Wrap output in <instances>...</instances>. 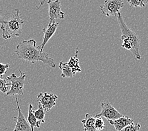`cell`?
I'll use <instances>...</instances> for the list:
<instances>
[{"label": "cell", "instance_id": "obj_1", "mask_svg": "<svg viewBox=\"0 0 148 131\" xmlns=\"http://www.w3.org/2000/svg\"><path fill=\"white\" fill-rule=\"evenodd\" d=\"M36 41L33 38L28 40H23L16 45L15 54L18 59H22L32 64L37 62H42L51 68H55L56 64L53 59L49 54L40 51V45H36Z\"/></svg>", "mask_w": 148, "mask_h": 131}, {"label": "cell", "instance_id": "obj_2", "mask_svg": "<svg viewBox=\"0 0 148 131\" xmlns=\"http://www.w3.org/2000/svg\"><path fill=\"white\" fill-rule=\"evenodd\" d=\"M117 19L121 30V38L123 42L122 47L131 52L136 59L140 60L141 59L140 53V40L137 35L127 25L121 12L118 13Z\"/></svg>", "mask_w": 148, "mask_h": 131}, {"label": "cell", "instance_id": "obj_3", "mask_svg": "<svg viewBox=\"0 0 148 131\" xmlns=\"http://www.w3.org/2000/svg\"><path fill=\"white\" fill-rule=\"evenodd\" d=\"M24 21L21 19L18 9L14 10V13L8 20H4L1 24L2 37L5 40L20 37L22 34Z\"/></svg>", "mask_w": 148, "mask_h": 131}, {"label": "cell", "instance_id": "obj_4", "mask_svg": "<svg viewBox=\"0 0 148 131\" xmlns=\"http://www.w3.org/2000/svg\"><path fill=\"white\" fill-rule=\"evenodd\" d=\"M20 76H17L15 73L12 74L9 76H7L6 79L10 81L11 84V88L7 92L6 95L8 96H17V95H24V88L25 84L26 74L23 73L20 69L18 70Z\"/></svg>", "mask_w": 148, "mask_h": 131}, {"label": "cell", "instance_id": "obj_5", "mask_svg": "<svg viewBox=\"0 0 148 131\" xmlns=\"http://www.w3.org/2000/svg\"><path fill=\"white\" fill-rule=\"evenodd\" d=\"M124 6L123 0H105L100 6L101 13L107 17L117 16L121 9Z\"/></svg>", "mask_w": 148, "mask_h": 131}, {"label": "cell", "instance_id": "obj_6", "mask_svg": "<svg viewBox=\"0 0 148 131\" xmlns=\"http://www.w3.org/2000/svg\"><path fill=\"white\" fill-rule=\"evenodd\" d=\"M47 4L49 5L48 15L49 16V23L50 25L56 23L57 19L62 20L64 19L65 13L61 10V3L60 0H48Z\"/></svg>", "mask_w": 148, "mask_h": 131}, {"label": "cell", "instance_id": "obj_7", "mask_svg": "<svg viewBox=\"0 0 148 131\" xmlns=\"http://www.w3.org/2000/svg\"><path fill=\"white\" fill-rule=\"evenodd\" d=\"M95 116L96 118L103 117L108 120H114L121 117L122 115L113 107L108 100H105L101 104V112Z\"/></svg>", "mask_w": 148, "mask_h": 131}, {"label": "cell", "instance_id": "obj_8", "mask_svg": "<svg viewBox=\"0 0 148 131\" xmlns=\"http://www.w3.org/2000/svg\"><path fill=\"white\" fill-rule=\"evenodd\" d=\"M58 96L54 93H40L37 95V100L46 112H49L56 105Z\"/></svg>", "mask_w": 148, "mask_h": 131}, {"label": "cell", "instance_id": "obj_9", "mask_svg": "<svg viewBox=\"0 0 148 131\" xmlns=\"http://www.w3.org/2000/svg\"><path fill=\"white\" fill-rule=\"evenodd\" d=\"M15 100L17 105V110H18V115L14 117L13 119L15 120L16 125L13 131H32L30 125L27 120L25 117L24 114L21 110L18 104V99L16 95Z\"/></svg>", "mask_w": 148, "mask_h": 131}, {"label": "cell", "instance_id": "obj_10", "mask_svg": "<svg viewBox=\"0 0 148 131\" xmlns=\"http://www.w3.org/2000/svg\"><path fill=\"white\" fill-rule=\"evenodd\" d=\"M59 25V22L58 23L56 22L50 25H48L47 28H44V29H43L44 36H43V38H42V44L40 45V51L42 52H43L45 45L47 44L49 40L51 39V38L52 37V36H53L54 34L56 33V30H57Z\"/></svg>", "mask_w": 148, "mask_h": 131}, {"label": "cell", "instance_id": "obj_11", "mask_svg": "<svg viewBox=\"0 0 148 131\" xmlns=\"http://www.w3.org/2000/svg\"><path fill=\"white\" fill-rule=\"evenodd\" d=\"M108 122L110 125L115 127V129L117 131H122L125 127L134 123L133 120L124 115L116 120H108Z\"/></svg>", "mask_w": 148, "mask_h": 131}, {"label": "cell", "instance_id": "obj_12", "mask_svg": "<svg viewBox=\"0 0 148 131\" xmlns=\"http://www.w3.org/2000/svg\"><path fill=\"white\" fill-rule=\"evenodd\" d=\"M77 54H78V48L77 47L75 56L70 58L69 62H68L69 66L71 69L72 72L75 76L76 73H80L82 71V69L79 66V60L77 58Z\"/></svg>", "mask_w": 148, "mask_h": 131}, {"label": "cell", "instance_id": "obj_13", "mask_svg": "<svg viewBox=\"0 0 148 131\" xmlns=\"http://www.w3.org/2000/svg\"><path fill=\"white\" fill-rule=\"evenodd\" d=\"M95 118L91 115L86 114L85 118L82 120V123L83 125L84 131H97L95 127Z\"/></svg>", "mask_w": 148, "mask_h": 131}, {"label": "cell", "instance_id": "obj_14", "mask_svg": "<svg viewBox=\"0 0 148 131\" xmlns=\"http://www.w3.org/2000/svg\"><path fill=\"white\" fill-rule=\"evenodd\" d=\"M34 110L33 105L32 104H29L27 120H28V122H29V123L32 131H34V128L36 127H37V128H39L40 126L38 123L37 120L36 119V117H35V115H34Z\"/></svg>", "mask_w": 148, "mask_h": 131}, {"label": "cell", "instance_id": "obj_15", "mask_svg": "<svg viewBox=\"0 0 148 131\" xmlns=\"http://www.w3.org/2000/svg\"><path fill=\"white\" fill-rule=\"evenodd\" d=\"M59 68L62 71L61 76L62 78H73L75 76L72 72L71 69L69 66L68 62L61 61L59 63Z\"/></svg>", "mask_w": 148, "mask_h": 131}, {"label": "cell", "instance_id": "obj_16", "mask_svg": "<svg viewBox=\"0 0 148 131\" xmlns=\"http://www.w3.org/2000/svg\"><path fill=\"white\" fill-rule=\"evenodd\" d=\"M34 114L36 119L37 120L38 123L40 126L41 123H45V110L42 107V105L38 103V108L36 110L34 111Z\"/></svg>", "mask_w": 148, "mask_h": 131}, {"label": "cell", "instance_id": "obj_17", "mask_svg": "<svg viewBox=\"0 0 148 131\" xmlns=\"http://www.w3.org/2000/svg\"><path fill=\"white\" fill-rule=\"evenodd\" d=\"M127 2L130 7H140L144 8L148 3V0H127Z\"/></svg>", "mask_w": 148, "mask_h": 131}, {"label": "cell", "instance_id": "obj_18", "mask_svg": "<svg viewBox=\"0 0 148 131\" xmlns=\"http://www.w3.org/2000/svg\"><path fill=\"white\" fill-rule=\"evenodd\" d=\"M95 127L97 131H101L105 128L104 121L101 117L95 118Z\"/></svg>", "mask_w": 148, "mask_h": 131}, {"label": "cell", "instance_id": "obj_19", "mask_svg": "<svg viewBox=\"0 0 148 131\" xmlns=\"http://www.w3.org/2000/svg\"><path fill=\"white\" fill-rule=\"evenodd\" d=\"M9 86H11L10 83H7L5 80L0 78V91L3 93H6L8 91Z\"/></svg>", "mask_w": 148, "mask_h": 131}, {"label": "cell", "instance_id": "obj_20", "mask_svg": "<svg viewBox=\"0 0 148 131\" xmlns=\"http://www.w3.org/2000/svg\"><path fill=\"white\" fill-rule=\"evenodd\" d=\"M140 127H141V126H140V123H134L132 124L125 127L122 131H139Z\"/></svg>", "mask_w": 148, "mask_h": 131}, {"label": "cell", "instance_id": "obj_21", "mask_svg": "<svg viewBox=\"0 0 148 131\" xmlns=\"http://www.w3.org/2000/svg\"><path fill=\"white\" fill-rule=\"evenodd\" d=\"M10 68V64H3L0 62V78L5 75L6 73L7 70Z\"/></svg>", "mask_w": 148, "mask_h": 131}, {"label": "cell", "instance_id": "obj_22", "mask_svg": "<svg viewBox=\"0 0 148 131\" xmlns=\"http://www.w3.org/2000/svg\"><path fill=\"white\" fill-rule=\"evenodd\" d=\"M45 1H46V0H42V1H40V3L39 5H38V6H37L36 8V10H38V9H39V8H40V7L44 4V3H45Z\"/></svg>", "mask_w": 148, "mask_h": 131}, {"label": "cell", "instance_id": "obj_23", "mask_svg": "<svg viewBox=\"0 0 148 131\" xmlns=\"http://www.w3.org/2000/svg\"><path fill=\"white\" fill-rule=\"evenodd\" d=\"M4 19L2 17V15H1V10H0V24H2L3 22H4Z\"/></svg>", "mask_w": 148, "mask_h": 131}, {"label": "cell", "instance_id": "obj_24", "mask_svg": "<svg viewBox=\"0 0 148 131\" xmlns=\"http://www.w3.org/2000/svg\"><path fill=\"white\" fill-rule=\"evenodd\" d=\"M52 131H53V130H52Z\"/></svg>", "mask_w": 148, "mask_h": 131}]
</instances>
